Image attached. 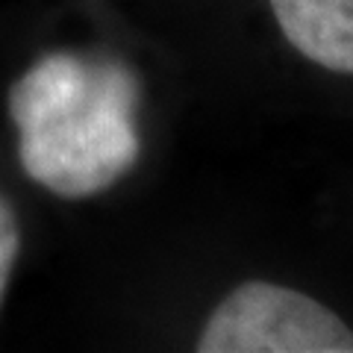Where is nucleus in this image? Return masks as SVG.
<instances>
[{
	"label": "nucleus",
	"mask_w": 353,
	"mask_h": 353,
	"mask_svg": "<svg viewBox=\"0 0 353 353\" xmlns=\"http://www.w3.org/2000/svg\"><path fill=\"white\" fill-rule=\"evenodd\" d=\"M139 80L118 59L50 53L9 92L18 157L59 197H88L121 180L141 153Z\"/></svg>",
	"instance_id": "nucleus-1"
},
{
	"label": "nucleus",
	"mask_w": 353,
	"mask_h": 353,
	"mask_svg": "<svg viewBox=\"0 0 353 353\" xmlns=\"http://www.w3.org/2000/svg\"><path fill=\"white\" fill-rule=\"evenodd\" d=\"M201 353H353L345 321L309 294L245 283L206 321Z\"/></svg>",
	"instance_id": "nucleus-2"
},
{
	"label": "nucleus",
	"mask_w": 353,
	"mask_h": 353,
	"mask_svg": "<svg viewBox=\"0 0 353 353\" xmlns=\"http://www.w3.org/2000/svg\"><path fill=\"white\" fill-rule=\"evenodd\" d=\"M285 41L327 71L353 74V0H268Z\"/></svg>",
	"instance_id": "nucleus-3"
},
{
	"label": "nucleus",
	"mask_w": 353,
	"mask_h": 353,
	"mask_svg": "<svg viewBox=\"0 0 353 353\" xmlns=\"http://www.w3.org/2000/svg\"><path fill=\"white\" fill-rule=\"evenodd\" d=\"M21 248V230H18V218L12 212L3 197H0V301H3L9 274H12V265Z\"/></svg>",
	"instance_id": "nucleus-4"
}]
</instances>
